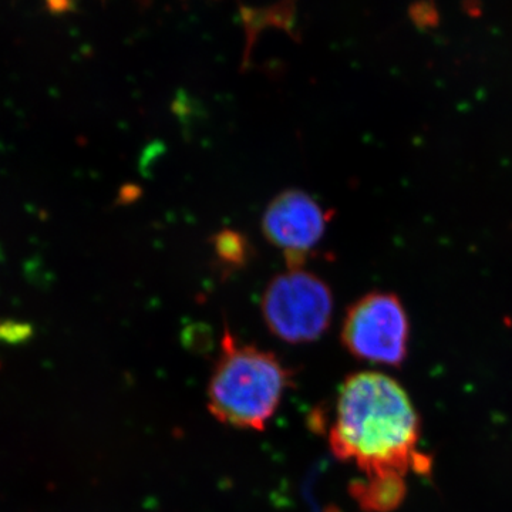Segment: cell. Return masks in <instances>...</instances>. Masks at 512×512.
Segmentation results:
<instances>
[{"mask_svg": "<svg viewBox=\"0 0 512 512\" xmlns=\"http://www.w3.org/2000/svg\"><path fill=\"white\" fill-rule=\"evenodd\" d=\"M403 474L383 473L353 481L350 494L366 512H390L396 510L406 497Z\"/></svg>", "mask_w": 512, "mask_h": 512, "instance_id": "6", "label": "cell"}, {"mask_svg": "<svg viewBox=\"0 0 512 512\" xmlns=\"http://www.w3.org/2000/svg\"><path fill=\"white\" fill-rule=\"evenodd\" d=\"M410 19L420 29H431L439 25L440 15L436 5L430 2L414 3L409 10Z\"/></svg>", "mask_w": 512, "mask_h": 512, "instance_id": "8", "label": "cell"}, {"mask_svg": "<svg viewBox=\"0 0 512 512\" xmlns=\"http://www.w3.org/2000/svg\"><path fill=\"white\" fill-rule=\"evenodd\" d=\"M261 308L266 326L276 338L298 345L315 342L328 330L333 296L319 276L289 269L266 286Z\"/></svg>", "mask_w": 512, "mask_h": 512, "instance_id": "3", "label": "cell"}, {"mask_svg": "<svg viewBox=\"0 0 512 512\" xmlns=\"http://www.w3.org/2000/svg\"><path fill=\"white\" fill-rule=\"evenodd\" d=\"M291 373L271 352L238 343L229 329L208 383L212 416L235 429L262 431L274 416Z\"/></svg>", "mask_w": 512, "mask_h": 512, "instance_id": "2", "label": "cell"}, {"mask_svg": "<svg viewBox=\"0 0 512 512\" xmlns=\"http://www.w3.org/2000/svg\"><path fill=\"white\" fill-rule=\"evenodd\" d=\"M420 419L409 394L392 377L362 372L349 376L339 390L330 450L353 461L366 477L383 473L429 471L416 451Z\"/></svg>", "mask_w": 512, "mask_h": 512, "instance_id": "1", "label": "cell"}, {"mask_svg": "<svg viewBox=\"0 0 512 512\" xmlns=\"http://www.w3.org/2000/svg\"><path fill=\"white\" fill-rule=\"evenodd\" d=\"M409 336L406 309L394 293H367L350 306L343 320L345 348L357 359L376 365H402Z\"/></svg>", "mask_w": 512, "mask_h": 512, "instance_id": "4", "label": "cell"}, {"mask_svg": "<svg viewBox=\"0 0 512 512\" xmlns=\"http://www.w3.org/2000/svg\"><path fill=\"white\" fill-rule=\"evenodd\" d=\"M214 242V251L217 254L218 261L231 269H238L247 264L251 247H249L247 238L234 229H224L218 232Z\"/></svg>", "mask_w": 512, "mask_h": 512, "instance_id": "7", "label": "cell"}, {"mask_svg": "<svg viewBox=\"0 0 512 512\" xmlns=\"http://www.w3.org/2000/svg\"><path fill=\"white\" fill-rule=\"evenodd\" d=\"M328 214L301 190H286L269 202L262 217L265 238L284 251L289 269H302L306 256L319 244Z\"/></svg>", "mask_w": 512, "mask_h": 512, "instance_id": "5", "label": "cell"}]
</instances>
